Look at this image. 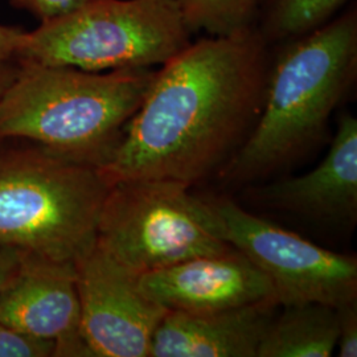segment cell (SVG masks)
I'll return each instance as SVG.
<instances>
[{"label": "cell", "mask_w": 357, "mask_h": 357, "mask_svg": "<svg viewBox=\"0 0 357 357\" xmlns=\"http://www.w3.org/2000/svg\"><path fill=\"white\" fill-rule=\"evenodd\" d=\"M270 47L255 29L202 38L156 70L101 171L122 180L191 188L229 162L253 131L268 84Z\"/></svg>", "instance_id": "cell-1"}, {"label": "cell", "mask_w": 357, "mask_h": 357, "mask_svg": "<svg viewBox=\"0 0 357 357\" xmlns=\"http://www.w3.org/2000/svg\"><path fill=\"white\" fill-rule=\"evenodd\" d=\"M357 77L354 3L305 36L270 47L264 106L253 131L218 171L228 185L268 178L291 166L327 135L330 118Z\"/></svg>", "instance_id": "cell-2"}, {"label": "cell", "mask_w": 357, "mask_h": 357, "mask_svg": "<svg viewBox=\"0 0 357 357\" xmlns=\"http://www.w3.org/2000/svg\"><path fill=\"white\" fill-rule=\"evenodd\" d=\"M155 73L153 68L105 73L19 63L0 100V138L35 142L101 168L122 141Z\"/></svg>", "instance_id": "cell-3"}, {"label": "cell", "mask_w": 357, "mask_h": 357, "mask_svg": "<svg viewBox=\"0 0 357 357\" xmlns=\"http://www.w3.org/2000/svg\"><path fill=\"white\" fill-rule=\"evenodd\" d=\"M110 187L100 167L0 138V245L75 264L96 243Z\"/></svg>", "instance_id": "cell-4"}, {"label": "cell", "mask_w": 357, "mask_h": 357, "mask_svg": "<svg viewBox=\"0 0 357 357\" xmlns=\"http://www.w3.org/2000/svg\"><path fill=\"white\" fill-rule=\"evenodd\" d=\"M192 36L178 0H89L26 31L16 61L88 72L153 68L184 51Z\"/></svg>", "instance_id": "cell-5"}, {"label": "cell", "mask_w": 357, "mask_h": 357, "mask_svg": "<svg viewBox=\"0 0 357 357\" xmlns=\"http://www.w3.org/2000/svg\"><path fill=\"white\" fill-rule=\"evenodd\" d=\"M96 243L137 277L233 249L206 227L200 196L183 184L156 180L112 184Z\"/></svg>", "instance_id": "cell-6"}, {"label": "cell", "mask_w": 357, "mask_h": 357, "mask_svg": "<svg viewBox=\"0 0 357 357\" xmlns=\"http://www.w3.org/2000/svg\"><path fill=\"white\" fill-rule=\"evenodd\" d=\"M200 203L206 227L268 277L280 306L357 301L356 257L324 249L225 196H200Z\"/></svg>", "instance_id": "cell-7"}, {"label": "cell", "mask_w": 357, "mask_h": 357, "mask_svg": "<svg viewBox=\"0 0 357 357\" xmlns=\"http://www.w3.org/2000/svg\"><path fill=\"white\" fill-rule=\"evenodd\" d=\"M75 268L79 330L93 357H150L166 308L143 293L138 277L97 243L75 261Z\"/></svg>", "instance_id": "cell-8"}, {"label": "cell", "mask_w": 357, "mask_h": 357, "mask_svg": "<svg viewBox=\"0 0 357 357\" xmlns=\"http://www.w3.org/2000/svg\"><path fill=\"white\" fill-rule=\"evenodd\" d=\"M0 321L56 344L54 357H93L84 339L73 262L24 253L0 294Z\"/></svg>", "instance_id": "cell-9"}, {"label": "cell", "mask_w": 357, "mask_h": 357, "mask_svg": "<svg viewBox=\"0 0 357 357\" xmlns=\"http://www.w3.org/2000/svg\"><path fill=\"white\" fill-rule=\"evenodd\" d=\"M138 283L143 293L167 311L213 312L278 302L268 277L236 249L143 274Z\"/></svg>", "instance_id": "cell-10"}, {"label": "cell", "mask_w": 357, "mask_h": 357, "mask_svg": "<svg viewBox=\"0 0 357 357\" xmlns=\"http://www.w3.org/2000/svg\"><path fill=\"white\" fill-rule=\"evenodd\" d=\"M264 204L308 218L355 222L357 216V119L340 116L326 158L306 175L255 188Z\"/></svg>", "instance_id": "cell-11"}, {"label": "cell", "mask_w": 357, "mask_h": 357, "mask_svg": "<svg viewBox=\"0 0 357 357\" xmlns=\"http://www.w3.org/2000/svg\"><path fill=\"white\" fill-rule=\"evenodd\" d=\"M280 307L268 301L213 312L168 311L153 335L150 357H257Z\"/></svg>", "instance_id": "cell-12"}, {"label": "cell", "mask_w": 357, "mask_h": 357, "mask_svg": "<svg viewBox=\"0 0 357 357\" xmlns=\"http://www.w3.org/2000/svg\"><path fill=\"white\" fill-rule=\"evenodd\" d=\"M281 307L268 323L257 357H330L336 352V307L315 302Z\"/></svg>", "instance_id": "cell-13"}, {"label": "cell", "mask_w": 357, "mask_h": 357, "mask_svg": "<svg viewBox=\"0 0 357 357\" xmlns=\"http://www.w3.org/2000/svg\"><path fill=\"white\" fill-rule=\"evenodd\" d=\"M351 0H261L255 29L268 47L305 36L342 13Z\"/></svg>", "instance_id": "cell-14"}, {"label": "cell", "mask_w": 357, "mask_h": 357, "mask_svg": "<svg viewBox=\"0 0 357 357\" xmlns=\"http://www.w3.org/2000/svg\"><path fill=\"white\" fill-rule=\"evenodd\" d=\"M192 35L225 38L255 29L261 0H178Z\"/></svg>", "instance_id": "cell-15"}, {"label": "cell", "mask_w": 357, "mask_h": 357, "mask_svg": "<svg viewBox=\"0 0 357 357\" xmlns=\"http://www.w3.org/2000/svg\"><path fill=\"white\" fill-rule=\"evenodd\" d=\"M56 344L0 321V357H54Z\"/></svg>", "instance_id": "cell-16"}, {"label": "cell", "mask_w": 357, "mask_h": 357, "mask_svg": "<svg viewBox=\"0 0 357 357\" xmlns=\"http://www.w3.org/2000/svg\"><path fill=\"white\" fill-rule=\"evenodd\" d=\"M339 357L357 356V301L336 307Z\"/></svg>", "instance_id": "cell-17"}, {"label": "cell", "mask_w": 357, "mask_h": 357, "mask_svg": "<svg viewBox=\"0 0 357 357\" xmlns=\"http://www.w3.org/2000/svg\"><path fill=\"white\" fill-rule=\"evenodd\" d=\"M89 0H11L13 7L33 15L40 23L72 13Z\"/></svg>", "instance_id": "cell-18"}, {"label": "cell", "mask_w": 357, "mask_h": 357, "mask_svg": "<svg viewBox=\"0 0 357 357\" xmlns=\"http://www.w3.org/2000/svg\"><path fill=\"white\" fill-rule=\"evenodd\" d=\"M26 252L0 245V294L13 281L15 274L22 265Z\"/></svg>", "instance_id": "cell-19"}, {"label": "cell", "mask_w": 357, "mask_h": 357, "mask_svg": "<svg viewBox=\"0 0 357 357\" xmlns=\"http://www.w3.org/2000/svg\"><path fill=\"white\" fill-rule=\"evenodd\" d=\"M26 31L0 24V63L15 61Z\"/></svg>", "instance_id": "cell-20"}, {"label": "cell", "mask_w": 357, "mask_h": 357, "mask_svg": "<svg viewBox=\"0 0 357 357\" xmlns=\"http://www.w3.org/2000/svg\"><path fill=\"white\" fill-rule=\"evenodd\" d=\"M17 68H19V63L16 60L0 63V100L16 76Z\"/></svg>", "instance_id": "cell-21"}]
</instances>
